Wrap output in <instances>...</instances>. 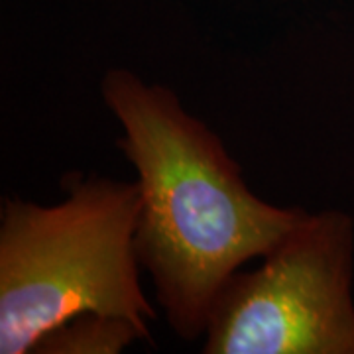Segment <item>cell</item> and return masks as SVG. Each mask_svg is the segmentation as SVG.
<instances>
[{
	"mask_svg": "<svg viewBox=\"0 0 354 354\" xmlns=\"http://www.w3.org/2000/svg\"><path fill=\"white\" fill-rule=\"evenodd\" d=\"M101 95L124 130L116 146L138 174L140 264L171 330L203 339L228 279L270 252L305 209L260 199L221 136L169 87L113 67Z\"/></svg>",
	"mask_w": 354,
	"mask_h": 354,
	"instance_id": "cell-1",
	"label": "cell"
},
{
	"mask_svg": "<svg viewBox=\"0 0 354 354\" xmlns=\"http://www.w3.org/2000/svg\"><path fill=\"white\" fill-rule=\"evenodd\" d=\"M138 181L88 177L64 201L4 199L0 211V354H32L87 313L120 317L152 341L158 311L140 283Z\"/></svg>",
	"mask_w": 354,
	"mask_h": 354,
	"instance_id": "cell-2",
	"label": "cell"
},
{
	"mask_svg": "<svg viewBox=\"0 0 354 354\" xmlns=\"http://www.w3.org/2000/svg\"><path fill=\"white\" fill-rule=\"evenodd\" d=\"M354 221L307 213L228 279L209 317L205 354H354Z\"/></svg>",
	"mask_w": 354,
	"mask_h": 354,
	"instance_id": "cell-3",
	"label": "cell"
},
{
	"mask_svg": "<svg viewBox=\"0 0 354 354\" xmlns=\"http://www.w3.org/2000/svg\"><path fill=\"white\" fill-rule=\"evenodd\" d=\"M146 341L140 329L120 317L87 313L69 319L36 344V354H120Z\"/></svg>",
	"mask_w": 354,
	"mask_h": 354,
	"instance_id": "cell-4",
	"label": "cell"
}]
</instances>
